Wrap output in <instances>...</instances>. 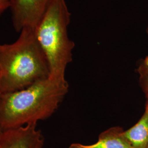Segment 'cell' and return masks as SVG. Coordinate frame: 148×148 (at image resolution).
<instances>
[{
  "instance_id": "cell-1",
  "label": "cell",
  "mask_w": 148,
  "mask_h": 148,
  "mask_svg": "<svg viewBox=\"0 0 148 148\" xmlns=\"http://www.w3.org/2000/svg\"><path fill=\"white\" fill-rule=\"evenodd\" d=\"M66 79H47L23 90L2 93L0 125L3 131L36 124L51 116L69 92Z\"/></svg>"
},
{
  "instance_id": "cell-2",
  "label": "cell",
  "mask_w": 148,
  "mask_h": 148,
  "mask_svg": "<svg viewBox=\"0 0 148 148\" xmlns=\"http://www.w3.org/2000/svg\"><path fill=\"white\" fill-rule=\"evenodd\" d=\"M47 62L35 29L25 27L16 42L0 44V93L23 90L47 79Z\"/></svg>"
},
{
  "instance_id": "cell-3",
  "label": "cell",
  "mask_w": 148,
  "mask_h": 148,
  "mask_svg": "<svg viewBox=\"0 0 148 148\" xmlns=\"http://www.w3.org/2000/svg\"><path fill=\"white\" fill-rule=\"evenodd\" d=\"M70 17L65 0H54L35 29L47 62L51 79H66V67L73 60L75 44L68 34Z\"/></svg>"
},
{
  "instance_id": "cell-4",
  "label": "cell",
  "mask_w": 148,
  "mask_h": 148,
  "mask_svg": "<svg viewBox=\"0 0 148 148\" xmlns=\"http://www.w3.org/2000/svg\"><path fill=\"white\" fill-rule=\"evenodd\" d=\"M54 0H11L10 8L16 32L25 27L35 29Z\"/></svg>"
},
{
  "instance_id": "cell-5",
  "label": "cell",
  "mask_w": 148,
  "mask_h": 148,
  "mask_svg": "<svg viewBox=\"0 0 148 148\" xmlns=\"http://www.w3.org/2000/svg\"><path fill=\"white\" fill-rule=\"evenodd\" d=\"M37 125L3 131L0 134V148H42L45 139Z\"/></svg>"
},
{
  "instance_id": "cell-6",
  "label": "cell",
  "mask_w": 148,
  "mask_h": 148,
  "mask_svg": "<svg viewBox=\"0 0 148 148\" xmlns=\"http://www.w3.org/2000/svg\"><path fill=\"white\" fill-rule=\"evenodd\" d=\"M121 127H112L101 133L96 143L85 145L81 143L71 144L69 148H134L124 136Z\"/></svg>"
},
{
  "instance_id": "cell-7",
  "label": "cell",
  "mask_w": 148,
  "mask_h": 148,
  "mask_svg": "<svg viewBox=\"0 0 148 148\" xmlns=\"http://www.w3.org/2000/svg\"><path fill=\"white\" fill-rule=\"evenodd\" d=\"M123 134L133 148H148V101L142 116L133 126L124 131Z\"/></svg>"
},
{
  "instance_id": "cell-8",
  "label": "cell",
  "mask_w": 148,
  "mask_h": 148,
  "mask_svg": "<svg viewBox=\"0 0 148 148\" xmlns=\"http://www.w3.org/2000/svg\"><path fill=\"white\" fill-rule=\"evenodd\" d=\"M136 71L139 75V85L147 99H148V68L145 67L140 61L138 63Z\"/></svg>"
},
{
  "instance_id": "cell-9",
  "label": "cell",
  "mask_w": 148,
  "mask_h": 148,
  "mask_svg": "<svg viewBox=\"0 0 148 148\" xmlns=\"http://www.w3.org/2000/svg\"><path fill=\"white\" fill-rule=\"evenodd\" d=\"M11 0H0V16L8 8L10 7Z\"/></svg>"
},
{
  "instance_id": "cell-10",
  "label": "cell",
  "mask_w": 148,
  "mask_h": 148,
  "mask_svg": "<svg viewBox=\"0 0 148 148\" xmlns=\"http://www.w3.org/2000/svg\"><path fill=\"white\" fill-rule=\"evenodd\" d=\"M141 62L145 67L148 68V55L145 57V58L141 60Z\"/></svg>"
},
{
  "instance_id": "cell-11",
  "label": "cell",
  "mask_w": 148,
  "mask_h": 148,
  "mask_svg": "<svg viewBox=\"0 0 148 148\" xmlns=\"http://www.w3.org/2000/svg\"><path fill=\"white\" fill-rule=\"evenodd\" d=\"M1 93H0V98H1ZM2 131H3V130H2V128H1V125H0V134L2 132Z\"/></svg>"
},
{
  "instance_id": "cell-12",
  "label": "cell",
  "mask_w": 148,
  "mask_h": 148,
  "mask_svg": "<svg viewBox=\"0 0 148 148\" xmlns=\"http://www.w3.org/2000/svg\"><path fill=\"white\" fill-rule=\"evenodd\" d=\"M146 32H147V34L148 36V26L147 27V29H146Z\"/></svg>"
},
{
  "instance_id": "cell-13",
  "label": "cell",
  "mask_w": 148,
  "mask_h": 148,
  "mask_svg": "<svg viewBox=\"0 0 148 148\" xmlns=\"http://www.w3.org/2000/svg\"><path fill=\"white\" fill-rule=\"evenodd\" d=\"M147 101H148V99H147Z\"/></svg>"
}]
</instances>
